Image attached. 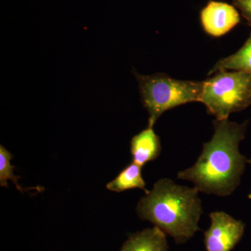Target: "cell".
<instances>
[{
  "label": "cell",
  "instance_id": "obj_12",
  "mask_svg": "<svg viewBox=\"0 0 251 251\" xmlns=\"http://www.w3.org/2000/svg\"><path fill=\"white\" fill-rule=\"evenodd\" d=\"M233 4L251 26V0H233Z\"/></svg>",
  "mask_w": 251,
  "mask_h": 251
},
{
  "label": "cell",
  "instance_id": "obj_4",
  "mask_svg": "<svg viewBox=\"0 0 251 251\" xmlns=\"http://www.w3.org/2000/svg\"><path fill=\"white\" fill-rule=\"evenodd\" d=\"M202 81L199 102L217 120H228L230 114L251 105V74L240 71H224Z\"/></svg>",
  "mask_w": 251,
  "mask_h": 251
},
{
  "label": "cell",
  "instance_id": "obj_1",
  "mask_svg": "<svg viewBox=\"0 0 251 251\" xmlns=\"http://www.w3.org/2000/svg\"><path fill=\"white\" fill-rule=\"evenodd\" d=\"M248 123L214 120V133L203 145L196 163L177 173L178 179L191 181L200 192L229 196L240 184L249 160L239 151V144L245 138Z\"/></svg>",
  "mask_w": 251,
  "mask_h": 251
},
{
  "label": "cell",
  "instance_id": "obj_7",
  "mask_svg": "<svg viewBox=\"0 0 251 251\" xmlns=\"http://www.w3.org/2000/svg\"><path fill=\"white\" fill-rule=\"evenodd\" d=\"M161 152V139L151 127L148 126L130 140V153L133 162L140 166L143 167L149 162L154 161Z\"/></svg>",
  "mask_w": 251,
  "mask_h": 251
},
{
  "label": "cell",
  "instance_id": "obj_8",
  "mask_svg": "<svg viewBox=\"0 0 251 251\" xmlns=\"http://www.w3.org/2000/svg\"><path fill=\"white\" fill-rule=\"evenodd\" d=\"M120 251H168L166 234L156 226L130 234Z\"/></svg>",
  "mask_w": 251,
  "mask_h": 251
},
{
  "label": "cell",
  "instance_id": "obj_13",
  "mask_svg": "<svg viewBox=\"0 0 251 251\" xmlns=\"http://www.w3.org/2000/svg\"><path fill=\"white\" fill-rule=\"evenodd\" d=\"M249 163H250L251 164V160H249ZM248 197H249V199L251 200V188L250 193H249V196H248Z\"/></svg>",
  "mask_w": 251,
  "mask_h": 251
},
{
  "label": "cell",
  "instance_id": "obj_6",
  "mask_svg": "<svg viewBox=\"0 0 251 251\" xmlns=\"http://www.w3.org/2000/svg\"><path fill=\"white\" fill-rule=\"evenodd\" d=\"M201 21L206 34L220 37L240 23V15L232 5L223 1H209L201 12Z\"/></svg>",
  "mask_w": 251,
  "mask_h": 251
},
{
  "label": "cell",
  "instance_id": "obj_9",
  "mask_svg": "<svg viewBox=\"0 0 251 251\" xmlns=\"http://www.w3.org/2000/svg\"><path fill=\"white\" fill-rule=\"evenodd\" d=\"M142 168L143 167L134 162L130 163L115 179L107 184V189L113 192L121 193L127 190L140 188L146 194L149 191L146 189V182L142 175Z\"/></svg>",
  "mask_w": 251,
  "mask_h": 251
},
{
  "label": "cell",
  "instance_id": "obj_11",
  "mask_svg": "<svg viewBox=\"0 0 251 251\" xmlns=\"http://www.w3.org/2000/svg\"><path fill=\"white\" fill-rule=\"evenodd\" d=\"M13 155L8 151L4 146H0V185L2 187L8 188V180H11L16 185L18 191L23 193L26 190L23 189L18 184V176H15L14 171L15 167L11 164V160Z\"/></svg>",
  "mask_w": 251,
  "mask_h": 251
},
{
  "label": "cell",
  "instance_id": "obj_5",
  "mask_svg": "<svg viewBox=\"0 0 251 251\" xmlns=\"http://www.w3.org/2000/svg\"><path fill=\"white\" fill-rule=\"evenodd\" d=\"M211 224L204 232L206 251H231L240 242L246 225L224 211L209 214Z\"/></svg>",
  "mask_w": 251,
  "mask_h": 251
},
{
  "label": "cell",
  "instance_id": "obj_10",
  "mask_svg": "<svg viewBox=\"0 0 251 251\" xmlns=\"http://www.w3.org/2000/svg\"><path fill=\"white\" fill-rule=\"evenodd\" d=\"M228 70L240 71L251 74V32L244 46L235 53L216 63L209 75Z\"/></svg>",
  "mask_w": 251,
  "mask_h": 251
},
{
  "label": "cell",
  "instance_id": "obj_2",
  "mask_svg": "<svg viewBox=\"0 0 251 251\" xmlns=\"http://www.w3.org/2000/svg\"><path fill=\"white\" fill-rule=\"evenodd\" d=\"M199 192L196 187L162 178L140 200L137 214L173 237L176 244H184L201 230L198 224L203 209Z\"/></svg>",
  "mask_w": 251,
  "mask_h": 251
},
{
  "label": "cell",
  "instance_id": "obj_3",
  "mask_svg": "<svg viewBox=\"0 0 251 251\" xmlns=\"http://www.w3.org/2000/svg\"><path fill=\"white\" fill-rule=\"evenodd\" d=\"M141 102L148 112V127L153 128L165 112L184 104L199 102L202 82L179 80L164 74L141 75L133 72Z\"/></svg>",
  "mask_w": 251,
  "mask_h": 251
}]
</instances>
